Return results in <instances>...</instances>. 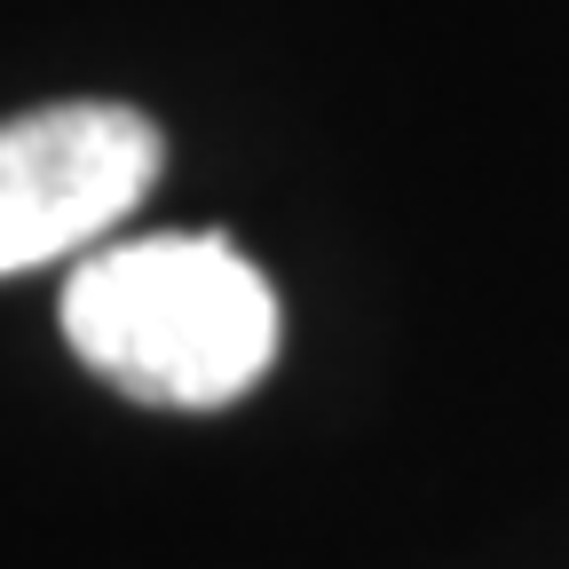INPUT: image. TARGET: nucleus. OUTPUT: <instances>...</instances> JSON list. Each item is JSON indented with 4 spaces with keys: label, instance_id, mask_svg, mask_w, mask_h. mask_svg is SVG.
<instances>
[{
    "label": "nucleus",
    "instance_id": "f257e3e1",
    "mask_svg": "<svg viewBox=\"0 0 569 569\" xmlns=\"http://www.w3.org/2000/svg\"><path fill=\"white\" fill-rule=\"evenodd\" d=\"M63 340L151 411H222L277 356V293L230 238L159 230L71 269Z\"/></svg>",
    "mask_w": 569,
    "mask_h": 569
},
{
    "label": "nucleus",
    "instance_id": "f03ea898",
    "mask_svg": "<svg viewBox=\"0 0 569 569\" xmlns=\"http://www.w3.org/2000/svg\"><path fill=\"white\" fill-rule=\"evenodd\" d=\"M167 134L134 103H48L0 119V277L80 253L151 198Z\"/></svg>",
    "mask_w": 569,
    "mask_h": 569
}]
</instances>
